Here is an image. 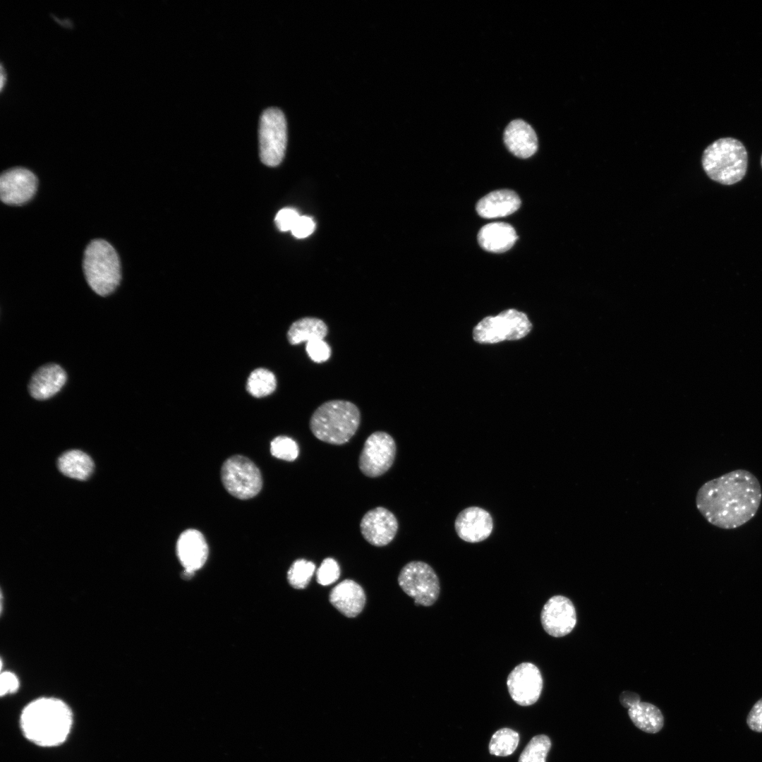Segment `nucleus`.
I'll return each mask as SVG.
<instances>
[{"label": "nucleus", "instance_id": "nucleus-26", "mask_svg": "<svg viewBox=\"0 0 762 762\" xmlns=\"http://www.w3.org/2000/svg\"><path fill=\"white\" fill-rule=\"evenodd\" d=\"M277 387L275 375L265 368H258L249 375L246 384L248 392L255 397H263L272 394Z\"/></svg>", "mask_w": 762, "mask_h": 762}, {"label": "nucleus", "instance_id": "nucleus-6", "mask_svg": "<svg viewBox=\"0 0 762 762\" xmlns=\"http://www.w3.org/2000/svg\"><path fill=\"white\" fill-rule=\"evenodd\" d=\"M526 315L514 309L483 319L474 327L473 339L478 343L493 344L525 337L531 329Z\"/></svg>", "mask_w": 762, "mask_h": 762}, {"label": "nucleus", "instance_id": "nucleus-9", "mask_svg": "<svg viewBox=\"0 0 762 762\" xmlns=\"http://www.w3.org/2000/svg\"><path fill=\"white\" fill-rule=\"evenodd\" d=\"M286 123L283 112L277 108L265 109L260 120V157L269 167L279 165L286 147Z\"/></svg>", "mask_w": 762, "mask_h": 762}, {"label": "nucleus", "instance_id": "nucleus-5", "mask_svg": "<svg viewBox=\"0 0 762 762\" xmlns=\"http://www.w3.org/2000/svg\"><path fill=\"white\" fill-rule=\"evenodd\" d=\"M83 267L87 284L99 296L111 294L120 283L119 258L114 247L103 239H95L88 244Z\"/></svg>", "mask_w": 762, "mask_h": 762}, {"label": "nucleus", "instance_id": "nucleus-12", "mask_svg": "<svg viewBox=\"0 0 762 762\" xmlns=\"http://www.w3.org/2000/svg\"><path fill=\"white\" fill-rule=\"evenodd\" d=\"M37 179L23 167L9 169L0 177V197L9 205H22L30 201L37 190Z\"/></svg>", "mask_w": 762, "mask_h": 762}, {"label": "nucleus", "instance_id": "nucleus-4", "mask_svg": "<svg viewBox=\"0 0 762 762\" xmlns=\"http://www.w3.org/2000/svg\"><path fill=\"white\" fill-rule=\"evenodd\" d=\"M702 167L708 176L722 185H733L745 176L748 154L743 143L734 138L715 140L703 151Z\"/></svg>", "mask_w": 762, "mask_h": 762}, {"label": "nucleus", "instance_id": "nucleus-19", "mask_svg": "<svg viewBox=\"0 0 762 762\" xmlns=\"http://www.w3.org/2000/svg\"><path fill=\"white\" fill-rule=\"evenodd\" d=\"M504 142L507 149L520 158L531 157L538 149V138L533 128L526 121H511L504 132Z\"/></svg>", "mask_w": 762, "mask_h": 762}, {"label": "nucleus", "instance_id": "nucleus-25", "mask_svg": "<svg viewBox=\"0 0 762 762\" xmlns=\"http://www.w3.org/2000/svg\"><path fill=\"white\" fill-rule=\"evenodd\" d=\"M519 742V734L517 732L507 727L501 728L492 736L488 750L492 755L508 756L514 753Z\"/></svg>", "mask_w": 762, "mask_h": 762}, {"label": "nucleus", "instance_id": "nucleus-38", "mask_svg": "<svg viewBox=\"0 0 762 762\" xmlns=\"http://www.w3.org/2000/svg\"><path fill=\"white\" fill-rule=\"evenodd\" d=\"M761 167H762V156H761Z\"/></svg>", "mask_w": 762, "mask_h": 762}, {"label": "nucleus", "instance_id": "nucleus-17", "mask_svg": "<svg viewBox=\"0 0 762 762\" xmlns=\"http://www.w3.org/2000/svg\"><path fill=\"white\" fill-rule=\"evenodd\" d=\"M330 603L347 617L358 615L365 604V594L356 581L345 579L334 586L329 595Z\"/></svg>", "mask_w": 762, "mask_h": 762}, {"label": "nucleus", "instance_id": "nucleus-35", "mask_svg": "<svg viewBox=\"0 0 762 762\" xmlns=\"http://www.w3.org/2000/svg\"><path fill=\"white\" fill-rule=\"evenodd\" d=\"M19 687V681L15 674L4 672L0 677V693L1 696L14 693Z\"/></svg>", "mask_w": 762, "mask_h": 762}, {"label": "nucleus", "instance_id": "nucleus-7", "mask_svg": "<svg viewBox=\"0 0 762 762\" xmlns=\"http://www.w3.org/2000/svg\"><path fill=\"white\" fill-rule=\"evenodd\" d=\"M224 487L232 496L240 500L257 495L262 487V478L258 467L250 459L242 455L228 458L221 469Z\"/></svg>", "mask_w": 762, "mask_h": 762}, {"label": "nucleus", "instance_id": "nucleus-33", "mask_svg": "<svg viewBox=\"0 0 762 762\" xmlns=\"http://www.w3.org/2000/svg\"><path fill=\"white\" fill-rule=\"evenodd\" d=\"M315 228V222L310 217L300 216L291 231L296 238H303L310 236Z\"/></svg>", "mask_w": 762, "mask_h": 762}, {"label": "nucleus", "instance_id": "nucleus-32", "mask_svg": "<svg viewBox=\"0 0 762 762\" xmlns=\"http://www.w3.org/2000/svg\"><path fill=\"white\" fill-rule=\"evenodd\" d=\"M298 212L292 208H284L278 212L275 217L277 228L282 231H291L299 218Z\"/></svg>", "mask_w": 762, "mask_h": 762}, {"label": "nucleus", "instance_id": "nucleus-28", "mask_svg": "<svg viewBox=\"0 0 762 762\" xmlns=\"http://www.w3.org/2000/svg\"><path fill=\"white\" fill-rule=\"evenodd\" d=\"M315 570L313 562L298 559L293 562L287 572V580L294 588L303 589L308 585Z\"/></svg>", "mask_w": 762, "mask_h": 762}, {"label": "nucleus", "instance_id": "nucleus-21", "mask_svg": "<svg viewBox=\"0 0 762 762\" xmlns=\"http://www.w3.org/2000/svg\"><path fill=\"white\" fill-rule=\"evenodd\" d=\"M517 238L514 229L504 222L488 224L478 234V243L484 250L497 253L510 249Z\"/></svg>", "mask_w": 762, "mask_h": 762}, {"label": "nucleus", "instance_id": "nucleus-29", "mask_svg": "<svg viewBox=\"0 0 762 762\" xmlns=\"http://www.w3.org/2000/svg\"><path fill=\"white\" fill-rule=\"evenodd\" d=\"M270 452L274 457L294 461L299 454L298 445L292 438L280 435L274 438L270 443Z\"/></svg>", "mask_w": 762, "mask_h": 762}, {"label": "nucleus", "instance_id": "nucleus-1", "mask_svg": "<svg viewBox=\"0 0 762 762\" xmlns=\"http://www.w3.org/2000/svg\"><path fill=\"white\" fill-rule=\"evenodd\" d=\"M761 499L758 480L749 471L738 469L704 483L697 492L696 504L710 524L732 529L755 516Z\"/></svg>", "mask_w": 762, "mask_h": 762}, {"label": "nucleus", "instance_id": "nucleus-27", "mask_svg": "<svg viewBox=\"0 0 762 762\" xmlns=\"http://www.w3.org/2000/svg\"><path fill=\"white\" fill-rule=\"evenodd\" d=\"M551 741L545 734L534 736L519 756L518 762H545Z\"/></svg>", "mask_w": 762, "mask_h": 762}, {"label": "nucleus", "instance_id": "nucleus-3", "mask_svg": "<svg viewBox=\"0 0 762 762\" xmlns=\"http://www.w3.org/2000/svg\"><path fill=\"white\" fill-rule=\"evenodd\" d=\"M361 423L359 409L346 400H330L321 404L312 414L309 426L319 440L334 445L348 442Z\"/></svg>", "mask_w": 762, "mask_h": 762}, {"label": "nucleus", "instance_id": "nucleus-13", "mask_svg": "<svg viewBox=\"0 0 762 762\" xmlns=\"http://www.w3.org/2000/svg\"><path fill=\"white\" fill-rule=\"evenodd\" d=\"M399 523L395 515L383 507L368 511L360 522L361 533L370 545L382 547L390 543L397 535Z\"/></svg>", "mask_w": 762, "mask_h": 762}, {"label": "nucleus", "instance_id": "nucleus-14", "mask_svg": "<svg viewBox=\"0 0 762 762\" xmlns=\"http://www.w3.org/2000/svg\"><path fill=\"white\" fill-rule=\"evenodd\" d=\"M543 629L554 637L569 634L576 624V613L572 602L563 595H554L544 605L540 613Z\"/></svg>", "mask_w": 762, "mask_h": 762}, {"label": "nucleus", "instance_id": "nucleus-23", "mask_svg": "<svg viewBox=\"0 0 762 762\" xmlns=\"http://www.w3.org/2000/svg\"><path fill=\"white\" fill-rule=\"evenodd\" d=\"M327 333L328 327L323 320L317 318L306 317L291 325L287 332V339L291 344L296 345L313 339H323Z\"/></svg>", "mask_w": 762, "mask_h": 762}, {"label": "nucleus", "instance_id": "nucleus-22", "mask_svg": "<svg viewBox=\"0 0 762 762\" xmlns=\"http://www.w3.org/2000/svg\"><path fill=\"white\" fill-rule=\"evenodd\" d=\"M59 471L65 476L80 480H87L94 469V462L86 453L72 449L62 454L57 461Z\"/></svg>", "mask_w": 762, "mask_h": 762}, {"label": "nucleus", "instance_id": "nucleus-30", "mask_svg": "<svg viewBox=\"0 0 762 762\" xmlns=\"http://www.w3.org/2000/svg\"><path fill=\"white\" fill-rule=\"evenodd\" d=\"M339 565L332 557L324 559L316 571L317 581L322 586H328L334 583L339 578Z\"/></svg>", "mask_w": 762, "mask_h": 762}, {"label": "nucleus", "instance_id": "nucleus-16", "mask_svg": "<svg viewBox=\"0 0 762 762\" xmlns=\"http://www.w3.org/2000/svg\"><path fill=\"white\" fill-rule=\"evenodd\" d=\"M176 554L186 574L191 575L205 564L208 557L204 536L195 529L184 531L178 538Z\"/></svg>", "mask_w": 762, "mask_h": 762}, {"label": "nucleus", "instance_id": "nucleus-11", "mask_svg": "<svg viewBox=\"0 0 762 762\" xmlns=\"http://www.w3.org/2000/svg\"><path fill=\"white\" fill-rule=\"evenodd\" d=\"M508 691L512 700L521 706L534 704L543 689V677L538 667L529 662L516 665L507 679Z\"/></svg>", "mask_w": 762, "mask_h": 762}, {"label": "nucleus", "instance_id": "nucleus-31", "mask_svg": "<svg viewBox=\"0 0 762 762\" xmlns=\"http://www.w3.org/2000/svg\"><path fill=\"white\" fill-rule=\"evenodd\" d=\"M306 350L309 358L315 363L327 361L331 356V349L323 339H316L306 342Z\"/></svg>", "mask_w": 762, "mask_h": 762}, {"label": "nucleus", "instance_id": "nucleus-8", "mask_svg": "<svg viewBox=\"0 0 762 762\" xmlns=\"http://www.w3.org/2000/svg\"><path fill=\"white\" fill-rule=\"evenodd\" d=\"M398 583L416 605L428 607L437 600L440 586L434 569L422 561H411L401 569Z\"/></svg>", "mask_w": 762, "mask_h": 762}, {"label": "nucleus", "instance_id": "nucleus-2", "mask_svg": "<svg viewBox=\"0 0 762 762\" xmlns=\"http://www.w3.org/2000/svg\"><path fill=\"white\" fill-rule=\"evenodd\" d=\"M72 713L62 701L40 698L30 703L22 711L20 724L25 737L42 746L62 744L70 733Z\"/></svg>", "mask_w": 762, "mask_h": 762}, {"label": "nucleus", "instance_id": "nucleus-20", "mask_svg": "<svg viewBox=\"0 0 762 762\" xmlns=\"http://www.w3.org/2000/svg\"><path fill=\"white\" fill-rule=\"evenodd\" d=\"M520 205V198L515 192L507 189L498 190L480 199L476 204V211L483 218L502 217L516 212Z\"/></svg>", "mask_w": 762, "mask_h": 762}, {"label": "nucleus", "instance_id": "nucleus-36", "mask_svg": "<svg viewBox=\"0 0 762 762\" xmlns=\"http://www.w3.org/2000/svg\"><path fill=\"white\" fill-rule=\"evenodd\" d=\"M639 701L638 694L631 691H624L620 695V703L628 708Z\"/></svg>", "mask_w": 762, "mask_h": 762}, {"label": "nucleus", "instance_id": "nucleus-15", "mask_svg": "<svg viewBox=\"0 0 762 762\" xmlns=\"http://www.w3.org/2000/svg\"><path fill=\"white\" fill-rule=\"evenodd\" d=\"M454 528L458 536L468 543H478L492 533L493 521L490 514L479 507H469L457 515Z\"/></svg>", "mask_w": 762, "mask_h": 762}, {"label": "nucleus", "instance_id": "nucleus-24", "mask_svg": "<svg viewBox=\"0 0 762 762\" xmlns=\"http://www.w3.org/2000/svg\"><path fill=\"white\" fill-rule=\"evenodd\" d=\"M628 713L634 724L646 732H658L663 726L660 710L651 703L639 701L629 708Z\"/></svg>", "mask_w": 762, "mask_h": 762}, {"label": "nucleus", "instance_id": "nucleus-34", "mask_svg": "<svg viewBox=\"0 0 762 762\" xmlns=\"http://www.w3.org/2000/svg\"><path fill=\"white\" fill-rule=\"evenodd\" d=\"M749 728L756 732H762V698L751 708L746 717Z\"/></svg>", "mask_w": 762, "mask_h": 762}, {"label": "nucleus", "instance_id": "nucleus-18", "mask_svg": "<svg viewBox=\"0 0 762 762\" xmlns=\"http://www.w3.org/2000/svg\"><path fill=\"white\" fill-rule=\"evenodd\" d=\"M66 373L58 364L49 363L39 368L32 375L28 389L35 399L44 400L58 393L66 382Z\"/></svg>", "mask_w": 762, "mask_h": 762}, {"label": "nucleus", "instance_id": "nucleus-37", "mask_svg": "<svg viewBox=\"0 0 762 762\" xmlns=\"http://www.w3.org/2000/svg\"><path fill=\"white\" fill-rule=\"evenodd\" d=\"M4 73H4L3 66H1V89L3 88V86L4 85V82L6 80H5L6 79V75H4Z\"/></svg>", "mask_w": 762, "mask_h": 762}, {"label": "nucleus", "instance_id": "nucleus-10", "mask_svg": "<svg viewBox=\"0 0 762 762\" xmlns=\"http://www.w3.org/2000/svg\"><path fill=\"white\" fill-rule=\"evenodd\" d=\"M396 453L395 440L389 433L374 432L363 444L358 458V468L367 477H380L392 467Z\"/></svg>", "mask_w": 762, "mask_h": 762}]
</instances>
